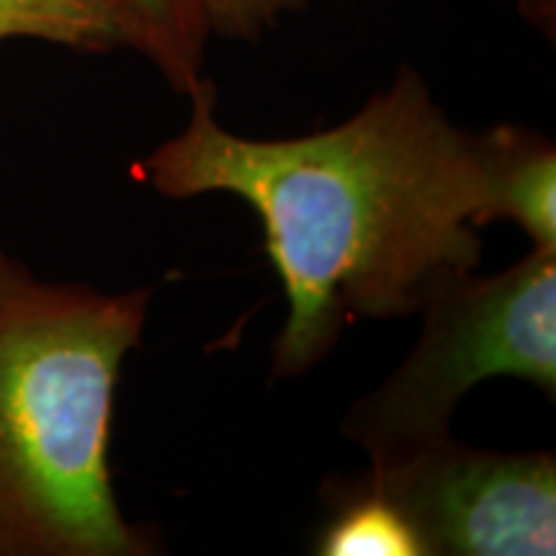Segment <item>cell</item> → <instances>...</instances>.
Returning a JSON list of instances; mask_svg holds the SVG:
<instances>
[{"label":"cell","instance_id":"obj_3","mask_svg":"<svg viewBox=\"0 0 556 556\" xmlns=\"http://www.w3.org/2000/svg\"><path fill=\"white\" fill-rule=\"evenodd\" d=\"M417 315L407 358L340 422L368 464L448 435L458 402L482 381L510 377L556 400V250L531 248L492 276L441 278Z\"/></svg>","mask_w":556,"mask_h":556},{"label":"cell","instance_id":"obj_10","mask_svg":"<svg viewBox=\"0 0 556 556\" xmlns=\"http://www.w3.org/2000/svg\"><path fill=\"white\" fill-rule=\"evenodd\" d=\"M518 9L533 29L554 39L556 34V0H518Z\"/></svg>","mask_w":556,"mask_h":556},{"label":"cell","instance_id":"obj_4","mask_svg":"<svg viewBox=\"0 0 556 556\" xmlns=\"http://www.w3.org/2000/svg\"><path fill=\"white\" fill-rule=\"evenodd\" d=\"M405 516L428 556H554L552 451H492L443 435L356 475Z\"/></svg>","mask_w":556,"mask_h":556},{"label":"cell","instance_id":"obj_2","mask_svg":"<svg viewBox=\"0 0 556 556\" xmlns=\"http://www.w3.org/2000/svg\"><path fill=\"white\" fill-rule=\"evenodd\" d=\"M150 289L109 294L0 278V556H150L152 528L124 518L109 469L124 358Z\"/></svg>","mask_w":556,"mask_h":556},{"label":"cell","instance_id":"obj_9","mask_svg":"<svg viewBox=\"0 0 556 556\" xmlns=\"http://www.w3.org/2000/svg\"><path fill=\"white\" fill-rule=\"evenodd\" d=\"M208 34L225 39L255 41L281 21L296 13L307 0H199Z\"/></svg>","mask_w":556,"mask_h":556},{"label":"cell","instance_id":"obj_11","mask_svg":"<svg viewBox=\"0 0 556 556\" xmlns=\"http://www.w3.org/2000/svg\"><path fill=\"white\" fill-rule=\"evenodd\" d=\"M13 263H16V261L9 258V255H5L3 250H0V278H3L5 274H9V268L13 266Z\"/></svg>","mask_w":556,"mask_h":556},{"label":"cell","instance_id":"obj_6","mask_svg":"<svg viewBox=\"0 0 556 556\" xmlns=\"http://www.w3.org/2000/svg\"><path fill=\"white\" fill-rule=\"evenodd\" d=\"M330 518L319 528V556H428L413 523L356 477L328 479L319 490Z\"/></svg>","mask_w":556,"mask_h":556},{"label":"cell","instance_id":"obj_8","mask_svg":"<svg viewBox=\"0 0 556 556\" xmlns=\"http://www.w3.org/2000/svg\"><path fill=\"white\" fill-rule=\"evenodd\" d=\"M3 39H39L75 52L127 47L116 0H0Z\"/></svg>","mask_w":556,"mask_h":556},{"label":"cell","instance_id":"obj_1","mask_svg":"<svg viewBox=\"0 0 556 556\" xmlns=\"http://www.w3.org/2000/svg\"><path fill=\"white\" fill-rule=\"evenodd\" d=\"M186 96V127L139 173L165 199L227 193L258 214L289 304L274 379L323 364L356 319L417 315L441 278L479 268L475 131L448 119L417 70L402 67L351 119L299 137L222 127L206 78Z\"/></svg>","mask_w":556,"mask_h":556},{"label":"cell","instance_id":"obj_5","mask_svg":"<svg viewBox=\"0 0 556 556\" xmlns=\"http://www.w3.org/2000/svg\"><path fill=\"white\" fill-rule=\"evenodd\" d=\"M482 184L479 227L510 222L531 245L556 250V148L541 131L497 124L475 131Z\"/></svg>","mask_w":556,"mask_h":556},{"label":"cell","instance_id":"obj_7","mask_svg":"<svg viewBox=\"0 0 556 556\" xmlns=\"http://www.w3.org/2000/svg\"><path fill=\"white\" fill-rule=\"evenodd\" d=\"M129 50L142 52L178 93L204 78L208 26L199 0H116Z\"/></svg>","mask_w":556,"mask_h":556}]
</instances>
